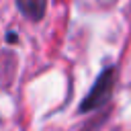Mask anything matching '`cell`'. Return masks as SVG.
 <instances>
[{
    "label": "cell",
    "mask_w": 131,
    "mask_h": 131,
    "mask_svg": "<svg viewBox=\"0 0 131 131\" xmlns=\"http://www.w3.org/2000/svg\"><path fill=\"white\" fill-rule=\"evenodd\" d=\"M113 86H115V70H113V68H106V70H102V74L96 78V82L92 84L90 92H88L86 98L82 100L80 111L86 113V111H94V108L102 106V104L111 98Z\"/></svg>",
    "instance_id": "obj_1"
},
{
    "label": "cell",
    "mask_w": 131,
    "mask_h": 131,
    "mask_svg": "<svg viewBox=\"0 0 131 131\" xmlns=\"http://www.w3.org/2000/svg\"><path fill=\"white\" fill-rule=\"evenodd\" d=\"M16 6L29 20H41L45 14L47 0H16Z\"/></svg>",
    "instance_id": "obj_2"
}]
</instances>
